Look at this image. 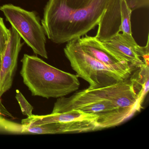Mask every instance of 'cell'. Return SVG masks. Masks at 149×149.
<instances>
[{
	"label": "cell",
	"mask_w": 149,
	"mask_h": 149,
	"mask_svg": "<svg viewBox=\"0 0 149 149\" xmlns=\"http://www.w3.org/2000/svg\"><path fill=\"white\" fill-rule=\"evenodd\" d=\"M109 0H48L41 24L56 44L79 39L98 26Z\"/></svg>",
	"instance_id": "1"
},
{
	"label": "cell",
	"mask_w": 149,
	"mask_h": 149,
	"mask_svg": "<svg viewBox=\"0 0 149 149\" xmlns=\"http://www.w3.org/2000/svg\"><path fill=\"white\" fill-rule=\"evenodd\" d=\"M20 74L23 83L34 96L59 98L79 89L77 75L55 68L36 56L25 54Z\"/></svg>",
	"instance_id": "2"
},
{
	"label": "cell",
	"mask_w": 149,
	"mask_h": 149,
	"mask_svg": "<svg viewBox=\"0 0 149 149\" xmlns=\"http://www.w3.org/2000/svg\"><path fill=\"white\" fill-rule=\"evenodd\" d=\"M71 110L78 111L97 118L100 130L117 126L127 120L111 102L87 89L69 97L58 98L52 113Z\"/></svg>",
	"instance_id": "3"
},
{
	"label": "cell",
	"mask_w": 149,
	"mask_h": 149,
	"mask_svg": "<svg viewBox=\"0 0 149 149\" xmlns=\"http://www.w3.org/2000/svg\"><path fill=\"white\" fill-rule=\"evenodd\" d=\"M64 52L77 77L89 84L88 90L108 87L125 79L85 52L78 39L67 42Z\"/></svg>",
	"instance_id": "4"
},
{
	"label": "cell",
	"mask_w": 149,
	"mask_h": 149,
	"mask_svg": "<svg viewBox=\"0 0 149 149\" xmlns=\"http://www.w3.org/2000/svg\"><path fill=\"white\" fill-rule=\"evenodd\" d=\"M6 19L35 54L48 59L46 35L40 17L34 11L25 10L13 4L0 7Z\"/></svg>",
	"instance_id": "5"
},
{
	"label": "cell",
	"mask_w": 149,
	"mask_h": 149,
	"mask_svg": "<svg viewBox=\"0 0 149 149\" xmlns=\"http://www.w3.org/2000/svg\"><path fill=\"white\" fill-rule=\"evenodd\" d=\"M149 0H109L95 37L101 42L120 32L132 35L131 16L134 10L149 7Z\"/></svg>",
	"instance_id": "6"
},
{
	"label": "cell",
	"mask_w": 149,
	"mask_h": 149,
	"mask_svg": "<svg viewBox=\"0 0 149 149\" xmlns=\"http://www.w3.org/2000/svg\"><path fill=\"white\" fill-rule=\"evenodd\" d=\"M89 90L111 102L115 109L127 119L139 111L142 107L130 78L108 87Z\"/></svg>",
	"instance_id": "7"
},
{
	"label": "cell",
	"mask_w": 149,
	"mask_h": 149,
	"mask_svg": "<svg viewBox=\"0 0 149 149\" xmlns=\"http://www.w3.org/2000/svg\"><path fill=\"white\" fill-rule=\"evenodd\" d=\"M101 42L104 47L134 69L143 67L146 63L149 64V35L145 47L138 45L132 35L123 33H118Z\"/></svg>",
	"instance_id": "8"
},
{
	"label": "cell",
	"mask_w": 149,
	"mask_h": 149,
	"mask_svg": "<svg viewBox=\"0 0 149 149\" xmlns=\"http://www.w3.org/2000/svg\"><path fill=\"white\" fill-rule=\"evenodd\" d=\"M81 47L85 52L111 69L113 71L127 79L135 70L129 63L116 56L104 47L95 36L86 35L78 39Z\"/></svg>",
	"instance_id": "9"
},
{
	"label": "cell",
	"mask_w": 149,
	"mask_h": 149,
	"mask_svg": "<svg viewBox=\"0 0 149 149\" xmlns=\"http://www.w3.org/2000/svg\"><path fill=\"white\" fill-rule=\"evenodd\" d=\"M10 36L2 54L0 71V96L8 91L13 85L18 64L19 54L24 43L16 30L11 27Z\"/></svg>",
	"instance_id": "10"
},
{
	"label": "cell",
	"mask_w": 149,
	"mask_h": 149,
	"mask_svg": "<svg viewBox=\"0 0 149 149\" xmlns=\"http://www.w3.org/2000/svg\"><path fill=\"white\" fill-rule=\"evenodd\" d=\"M129 78L133 84L134 90L142 104L149 91V64H145L141 68L136 69Z\"/></svg>",
	"instance_id": "11"
},
{
	"label": "cell",
	"mask_w": 149,
	"mask_h": 149,
	"mask_svg": "<svg viewBox=\"0 0 149 149\" xmlns=\"http://www.w3.org/2000/svg\"><path fill=\"white\" fill-rule=\"evenodd\" d=\"M15 98L19 104L22 114L27 117L33 116V107L28 102L23 94L19 90H16Z\"/></svg>",
	"instance_id": "12"
},
{
	"label": "cell",
	"mask_w": 149,
	"mask_h": 149,
	"mask_svg": "<svg viewBox=\"0 0 149 149\" xmlns=\"http://www.w3.org/2000/svg\"><path fill=\"white\" fill-rule=\"evenodd\" d=\"M10 36V29L6 26L3 19L0 17V52L3 53Z\"/></svg>",
	"instance_id": "13"
},
{
	"label": "cell",
	"mask_w": 149,
	"mask_h": 149,
	"mask_svg": "<svg viewBox=\"0 0 149 149\" xmlns=\"http://www.w3.org/2000/svg\"><path fill=\"white\" fill-rule=\"evenodd\" d=\"M1 62H2V53L0 52V71L1 69Z\"/></svg>",
	"instance_id": "14"
}]
</instances>
